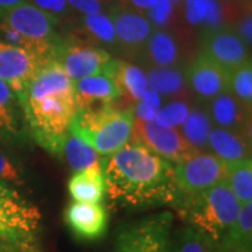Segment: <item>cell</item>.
Returning a JSON list of instances; mask_svg holds the SVG:
<instances>
[{"label":"cell","instance_id":"obj_4","mask_svg":"<svg viewBox=\"0 0 252 252\" xmlns=\"http://www.w3.org/2000/svg\"><path fill=\"white\" fill-rule=\"evenodd\" d=\"M133 126L135 115L132 107L117 108L108 105L90 111H77L69 126V132L90 144L101 157H105L115 153L132 139Z\"/></svg>","mask_w":252,"mask_h":252},{"label":"cell","instance_id":"obj_17","mask_svg":"<svg viewBox=\"0 0 252 252\" xmlns=\"http://www.w3.org/2000/svg\"><path fill=\"white\" fill-rule=\"evenodd\" d=\"M203 107L210 118L212 125L238 132L251 140V114L243 108L231 91L227 90L219 94Z\"/></svg>","mask_w":252,"mask_h":252},{"label":"cell","instance_id":"obj_44","mask_svg":"<svg viewBox=\"0 0 252 252\" xmlns=\"http://www.w3.org/2000/svg\"><path fill=\"white\" fill-rule=\"evenodd\" d=\"M168 1H171L174 6H177V7H180L181 9V4H182V1H184V0H168Z\"/></svg>","mask_w":252,"mask_h":252},{"label":"cell","instance_id":"obj_29","mask_svg":"<svg viewBox=\"0 0 252 252\" xmlns=\"http://www.w3.org/2000/svg\"><path fill=\"white\" fill-rule=\"evenodd\" d=\"M225 184L240 205L252 202V158L230 164Z\"/></svg>","mask_w":252,"mask_h":252},{"label":"cell","instance_id":"obj_10","mask_svg":"<svg viewBox=\"0 0 252 252\" xmlns=\"http://www.w3.org/2000/svg\"><path fill=\"white\" fill-rule=\"evenodd\" d=\"M199 44V54L206 56L228 73L247 61H251V49L227 26L200 32Z\"/></svg>","mask_w":252,"mask_h":252},{"label":"cell","instance_id":"obj_28","mask_svg":"<svg viewBox=\"0 0 252 252\" xmlns=\"http://www.w3.org/2000/svg\"><path fill=\"white\" fill-rule=\"evenodd\" d=\"M245 247H252V202L240 206L234 224L219 244L217 252H231Z\"/></svg>","mask_w":252,"mask_h":252},{"label":"cell","instance_id":"obj_6","mask_svg":"<svg viewBox=\"0 0 252 252\" xmlns=\"http://www.w3.org/2000/svg\"><path fill=\"white\" fill-rule=\"evenodd\" d=\"M41 220L42 215L34 203L0 182V238L35 241Z\"/></svg>","mask_w":252,"mask_h":252},{"label":"cell","instance_id":"obj_8","mask_svg":"<svg viewBox=\"0 0 252 252\" xmlns=\"http://www.w3.org/2000/svg\"><path fill=\"white\" fill-rule=\"evenodd\" d=\"M7 26L16 30L20 35L26 38L35 48L38 54L51 58L55 45L61 41L58 34V23L46 13L36 9L28 0L10 10L1 18Z\"/></svg>","mask_w":252,"mask_h":252},{"label":"cell","instance_id":"obj_18","mask_svg":"<svg viewBox=\"0 0 252 252\" xmlns=\"http://www.w3.org/2000/svg\"><path fill=\"white\" fill-rule=\"evenodd\" d=\"M121 98L117 84L108 73H98L74 81V101L77 111H90L114 105Z\"/></svg>","mask_w":252,"mask_h":252},{"label":"cell","instance_id":"obj_34","mask_svg":"<svg viewBox=\"0 0 252 252\" xmlns=\"http://www.w3.org/2000/svg\"><path fill=\"white\" fill-rule=\"evenodd\" d=\"M28 1L34 4L36 9L51 16L58 23V26L70 21L74 16V11L70 9L66 0H28Z\"/></svg>","mask_w":252,"mask_h":252},{"label":"cell","instance_id":"obj_38","mask_svg":"<svg viewBox=\"0 0 252 252\" xmlns=\"http://www.w3.org/2000/svg\"><path fill=\"white\" fill-rule=\"evenodd\" d=\"M0 252H41L36 241H14L0 238Z\"/></svg>","mask_w":252,"mask_h":252},{"label":"cell","instance_id":"obj_9","mask_svg":"<svg viewBox=\"0 0 252 252\" xmlns=\"http://www.w3.org/2000/svg\"><path fill=\"white\" fill-rule=\"evenodd\" d=\"M51 58L59 63L63 72L73 81L104 73L107 70L109 62L112 61L109 51L104 48L80 39L62 38L55 45Z\"/></svg>","mask_w":252,"mask_h":252},{"label":"cell","instance_id":"obj_22","mask_svg":"<svg viewBox=\"0 0 252 252\" xmlns=\"http://www.w3.org/2000/svg\"><path fill=\"white\" fill-rule=\"evenodd\" d=\"M149 89L167 101L192 99L189 94L184 67H144Z\"/></svg>","mask_w":252,"mask_h":252},{"label":"cell","instance_id":"obj_40","mask_svg":"<svg viewBox=\"0 0 252 252\" xmlns=\"http://www.w3.org/2000/svg\"><path fill=\"white\" fill-rule=\"evenodd\" d=\"M158 3V0H119V6H124L130 10H135L139 13H147Z\"/></svg>","mask_w":252,"mask_h":252},{"label":"cell","instance_id":"obj_39","mask_svg":"<svg viewBox=\"0 0 252 252\" xmlns=\"http://www.w3.org/2000/svg\"><path fill=\"white\" fill-rule=\"evenodd\" d=\"M132 109H133L136 121H142V122H154V118L157 115V109L147 105L143 101L136 102Z\"/></svg>","mask_w":252,"mask_h":252},{"label":"cell","instance_id":"obj_13","mask_svg":"<svg viewBox=\"0 0 252 252\" xmlns=\"http://www.w3.org/2000/svg\"><path fill=\"white\" fill-rule=\"evenodd\" d=\"M49 59L0 39V80L6 81L17 94L35 77Z\"/></svg>","mask_w":252,"mask_h":252},{"label":"cell","instance_id":"obj_1","mask_svg":"<svg viewBox=\"0 0 252 252\" xmlns=\"http://www.w3.org/2000/svg\"><path fill=\"white\" fill-rule=\"evenodd\" d=\"M101 171L109 199L122 206L175 207L178 202L174 164L137 140L102 157Z\"/></svg>","mask_w":252,"mask_h":252},{"label":"cell","instance_id":"obj_32","mask_svg":"<svg viewBox=\"0 0 252 252\" xmlns=\"http://www.w3.org/2000/svg\"><path fill=\"white\" fill-rule=\"evenodd\" d=\"M153 30H177L181 24V9L168 0H158V3L144 13Z\"/></svg>","mask_w":252,"mask_h":252},{"label":"cell","instance_id":"obj_2","mask_svg":"<svg viewBox=\"0 0 252 252\" xmlns=\"http://www.w3.org/2000/svg\"><path fill=\"white\" fill-rule=\"evenodd\" d=\"M16 95L28 133L46 152L62 157L64 139L77 112L74 81L51 58Z\"/></svg>","mask_w":252,"mask_h":252},{"label":"cell","instance_id":"obj_16","mask_svg":"<svg viewBox=\"0 0 252 252\" xmlns=\"http://www.w3.org/2000/svg\"><path fill=\"white\" fill-rule=\"evenodd\" d=\"M108 210L102 203L74 202L64 210V221L80 241H97L107 234Z\"/></svg>","mask_w":252,"mask_h":252},{"label":"cell","instance_id":"obj_27","mask_svg":"<svg viewBox=\"0 0 252 252\" xmlns=\"http://www.w3.org/2000/svg\"><path fill=\"white\" fill-rule=\"evenodd\" d=\"M62 157L64 161L69 164L73 172L81 171V170H101V160L99 156L90 144L83 142L79 136L69 132L62 149Z\"/></svg>","mask_w":252,"mask_h":252},{"label":"cell","instance_id":"obj_3","mask_svg":"<svg viewBox=\"0 0 252 252\" xmlns=\"http://www.w3.org/2000/svg\"><path fill=\"white\" fill-rule=\"evenodd\" d=\"M240 206L224 181L182 202L175 209L187 225L206 235L219 247L234 224Z\"/></svg>","mask_w":252,"mask_h":252},{"label":"cell","instance_id":"obj_36","mask_svg":"<svg viewBox=\"0 0 252 252\" xmlns=\"http://www.w3.org/2000/svg\"><path fill=\"white\" fill-rule=\"evenodd\" d=\"M230 28L238 35V38L243 41L245 45L251 49L252 45V11L251 7L245 9L230 24Z\"/></svg>","mask_w":252,"mask_h":252},{"label":"cell","instance_id":"obj_31","mask_svg":"<svg viewBox=\"0 0 252 252\" xmlns=\"http://www.w3.org/2000/svg\"><path fill=\"white\" fill-rule=\"evenodd\" d=\"M228 91L238 102L243 105V108L251 114L252 109V63L247 61L241 66L230 72L228 80Z\"/></svg>","mask_w":252,"mask_h":252},{"label":"cell","instance_id":"obj_33","mask_svg":"<svg viewBox=\"0 0 252 252\" xmlns=\"http://www.w3.org/2000/svg\"><path fill=\"white\" fill-rule=\"evenodd\" d=\"M190 107L192 105H190L189 99L168 101L157 111V115L154 118V124L161 126V127L178 129L188 117Z\"/></svg>","mask_w":252,"mask_h":252},{"label":"cell","instance_id":"obj_7","mask_svg":"<svg viewBox=\"0 0 252 252\" xmlns=\"http://www.w3.org/2000/svg\"><path fill=\"white\" fill-rule=\"evenodd\" d=\"M174 216L161 212L122 227L114 252H170Z\"/></svg>","mask_w":252,"mask_h":252},{"label":"cell","instance_id":"obj_25","mask_svg":"<svg viewBox=\"0 0 252 252\" xmlns=\"http://www.w3.org/2000/svg\"><path fill=\"white\" fill-rule=\"evenodd\" d=\"M79 31L84 34L86 42L104 48L107 51H118L114 24L105 11L81 16L79 18Z\"/></svg>","mask_w":252,"mask_h":252},{"label":"cell","instance_id":"obj_37","mask_svg":"<svg viewBox=\"0 0 252 252\" xmlns=\"http://www.w3.org/2000/svg\"><path fill=\"white\" fill-rule=\"evenodd\" d=\"M74 13L80 16L104 13L107 9V0H66Z\"/></svg>","mask_w":252,"mask_h":252},{"label":"cell","instance_id":"obj_42","mask_svg":"<svg viewBox=\"0 0 252 252\" xmlns=\"http://www.w3.org/2000/svg\"><path fill=\"white\" fill-rule=\"evenodd\" d=\"M26 0H0V20L4 17L10 10L17 7L18 4L24 3Z\"/></svg>","mask_w":252,"mask_h":252},{"label":"cell","instance_id":"obj_41","mask_svg":"<svg viewBox=\"0 0 252 252\" xmlns=\"http://www.w3.org/2000/svg\"><path fill=\"white\" fill-rule=\"evenodd\" d=\"M140 101H143L147 105L153 107V108L157 109V111L162 107V98L156 93V91L152 90V89H147V90L144 91L143 97H142Z\"/></svg>","mask_w":252,"mask_h":252},{"label":"cell","instance_id":"obj_43","mask_svg":"<svg viewBox=\"0 0 252 252\" xmlns=\"http://www.w3.org/2000/svg\"><path fill=\"white\" fill-rule=\"evenodd\" d=\"M231 252H252V247H245V248H238Z\"/></svg>","mask_w":252,"mask_h":252},{"label":"cell","instance_id":"obj_12","mask_svg":"<svg viewBox=\"0 0 252 252\" xmlns=\"http://www.w3.org/2000/svg\"><path fill=\"white\" fill-rule=\"evenodd\" d=\"M107 14L111 18L118 42V52L139 59L153 27L144 14L124 6L108 7Z\"/></svg>","mask_w":252,"mask_h":252},{"label":"cell","instance_id":"obj_15","mask_svg":"<svg viewBox=\"0 0 252 252\" xmlns=\"http://www.w3.org/2000/svg\"><path fill=\"white\" fill-rule=\"evenodd\" d=\"M184 39L180 28L153 30L137 61L144 67H184L187 64Z\"/></svg>","mask_w":252,"mask_h":252},{"label":"cell","instance_id":"obj_30","mask_svg":"<svg viewBox=\"0 0 252 252\" xmlns=\"http://www.w3.org/2000/svg\"><path fill=\"white\" fill-rule=\"evenodd\" d=\"M170 252H217V245L198 230L185 225L171 235Z\"/></svg>","mask_w":252,"mask_h":252},{"label":"cell","instance_id":"obj_14","mask_svg":"<svg viewBox=\"0 0 252 252\" xmlns=\"http://www.w3.org/2000/svg\"><path fill=\"white\" fill-rule=\"evenodd\" d=\"M133 133L137 142L172 164L196 153V150H193L181 136L178 129L161 127L154 122H142L135 119Z\"/></svg>","mask_w":252,"mask_h":252},{"label":"cell","instance_id":"obj_21","mask_svg":"<svg viewBox=\"0 0 252 252\" xmlns=\"http://www.w3.org/2000/svg\"><path fill=\"white\" fill-rule=\"evenodd\" d=\"M181 21H184L188 31L198 30L199 34L225 26L223 9L217 0H184Z\"/></svg>","mask_w":252,"mask_h":252},{"label":"cell","instance_id":"obj_23","mask_svg":"<svg viewBox=\"0 0 252 252\" xmlns=\"http://www.w3.org/2000/svg\"><path fill=\"white\" fill-rule=\"evenodd\" d=\"M26 122L16 93L6 81L0 80V137L9 142L21 140Z\"/></svg>","mask_w":252,"mask_h":252},{"label":"cell","instance_id":"obj_35","mask_svg":"<svg viewBox=\"0 0 252 252\" xmlns=\"http://www.w3.org/2000/svg\"><path fill=\"white\" fill-rule=\"evenodd\" d=\"M24 181L23 168L13 161L3 150H0V182H4L7 185H23Z\"/></svg>","mask_w":252,"mask_h":252},{"label":"cell","instance_id":"obj_5","mask_svg":"<svg viewBox=\"0 0 252 252\" xmlns=\"http://www.w3.org/2000/svg\"><path fill=\"white\" fill-rule=\"evenodd\" d=\"M228 170V162L220 160L209 152H196L185 160L174 164L175 185L178 192V202L175 207L200 192L224 182Z\"/></svg>","mask_w":252,"mask_h":252},{"label":"cell","instance_id":"obj_24","mask_svg":"<svg viewBox=\"0 0 252 252\" xmlns=\"http://www.w3.org/2000/svg\"><path fill=\"white\" fill-rule=\"evenodd\" d=\"M69 193L74 202L102 203L107 195V185L101 170H81L74 172L67 184Z\"/></svg>","mask_w":252,"mask_h":252},{"label":"cell","instance_id":"obj_11","mask_svg":"<svg viewBox=\"0 0 252 252\" xmlns=\"http://www.w3.org/2000/svg\"><path fill=\"white\" fill-rule=\"evenodd\" d=\"M184 74L193 102L205 105L219 94L228 90L230 73L199 54L184 66Z\"/></svg>","mask_w":252,"mask_h":252},{"label":"cell","instance_id":"obj_26","mask_svg":"<svg viewBox=\"0 0 252 252\" xmlns=\"http://www.w3.org/2000/svg\"><path fill=\"white\" fill-rule=\"evenodd\" d=\"M212 126L213 125L210 122V118L207 115L205 107L195 102L190 107L187 119L178 127V132L193 150L206 152L207 136Z\"/></svg>","mask_w":252,"mask_h":252},{"label":"cell","instance_id":"obj_19","mask_svg":"<svg viewBox=\"0 0 252 252\" xmlns=\"http://www.w3.org/2000/svg\"><path fill=\"white\" fill-rule=\"evenodd\" d=\"M206 150L220 160L233 164L251 158V140L238 132L212 126Z\"/></svg>","mask_w":252,"mask_h":252},{"label":"cell","instance_id":"obj_20","mask_svg":"<svg viewBox=\"0 0 252 252\" xmlns=\"http://www.w3.org/2000/svg\"><path fill=\"white\" fill-rule=\"evenodd\" d=\"M105 72L114 79L121 97L132 105L139 102L149 89L144 70L135 63L112 58Z\"/></svg>","mask_w":252,"mask_h":252}]
</instances>
